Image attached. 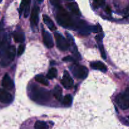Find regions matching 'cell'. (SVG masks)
<instances>
[{"instance_id":"obj_1","label":"cell","mask_w":129,"mask_h":129,"mask_svg":"<svg viewBox=\"0 0 129 129\" xmlns=\"http://www.w3.org/2000/svg\"><path fill=\"white\" fill-rule=\"evenodd\" d=\"M30 96L31 100L37 103L45 104L50 100V93L47 89L34 84L30 88Z\"/></svg>"},{"instance_id":"obj_2","label":"cell","mask_w":129,"mask_h":129,"mask_svg":"<svg viewBox=\"0 0 129 129\" xmlns=\"http://www.w3.org/2000/svg\"><path fill=\"white\" fill-rule=\"evenodd\" d=\"M56 20L58 23L63 27L68 28H75L76 23L68 12L60 5L57 6Z\"/></svg>"},{"instance_id":"obj_3","label":"cell","mask_w":129,"mask_h":129,"mask_svg":"<svg viewBox=\"0 0 129 129\" xmlns=\"http://www.w3.org/2000/svg\"><path fill=\"white\" fill-rule=\"evenodd\" d=\"M16 55V49L13 45L7 47L5 50L0 52V57H1L0 65L3 68L7 67L14 60Z\"/></svg>"},{"instance_id":"obj_4","label":"cell","mask_w":129,"mask_h":129,"mask_svg":"<svg viewBox=\"0 0 129 129\" xmlns=\"http://www.w3.org/2000/svg\"><path fill=\"white\" fill-rule=\"evenodd\" d=\"M116 102L120 108L122 110H127L129 108V86L125 90L120 93L116 98Z\"/></svg>"},{"instance_id":"obj_5","label":"cell","mask_w":129,"mask_h":129,"mask_svg":"<svg viewBox=\"0 0 129 129\" xmlns=\"http://www.w3.org/2000/svg\"><path fill=\"white\" fill-rule=\"evenodd\" d=\"M73 75L78 79H84L88 74V70L85 66L78 64H74L70 68Z\"/></svg>"},{"instance_id":"obj_6","label":"cell","mask_w":129,"mask_h":129,"mask_svg":"<svg viewBox=\"0 0 129 129\" xmlns=\"http://www.w3.org/2000/svg\"><path fill=\"white\" fill-rule=\"evenodd\" d=\"M54 37H55L57 47L58 49H59V50L62 51H66L69 49V42L59 32H55L54 34Z\"/></svg>"},{"instance_id":"obj_7","label":"cell","mask_w":129,"mask_h":129,"mask_svg":"<svg viewBox=\"0 0 129 129\" xmlns=\"http://www.w3.org/2000/svg\"><path fill=\"white\" fill-rule=\"evenodd\" d=\"M61 84L67 89H71L73 86L74 84L73 79L67 71L64 72V75L61 79Z\"/></svg>"},{"instance_id":"obj_8","label":"cell","mask_w":129,"mask_h":129,"mask_svg":"<svg viewBox=\"0 0 129 129\" xmlns=\"http://www.w3.org/2000/svg\"><path fill=\"white\" fill-rule=\"evenodd\" d=\"M39 20V8L35 5L32 9L30 16V24L32 27L37 26Z\"/></svg>"},{"instance_id":"obj_9","label":"cell","mask_w":129,"mask_h":129,"mask_svg":"<svg viewBox=\"0 0 129 129\" xmlns=\"http://www.w3.org/2000/svg\"><path fill=\"white\" fill-rule=\"evenodd\" d=\"M13 97L9 92L4 89L0 88V102L4 104H9L11 103Z\"/></svg>"},{"instance_id":"obj_10","label":"cell","mask_w":129,"mask_h":129,"mask_svg":"<svg viewBox=\"0 0 129 129\" xmlns=\"http://www.w3.org/2000/svg\"><path fill=\"white\" fill-rule=\"evenodd\" d=\"M42 39L43 42L45 46L49 49L53 47L54 46V40L51 34L45 30H42Z\"/></svg>"},{"instance_id":"obj_11","label":"cell","mask_w":129,"mask_h":129,"mask_svg":"<svg viewBox=\"0 0 129 129\" xmlns=\"http://www.w3.org/2000/svg\"><path fill=\"white\" fill-rule=\"evenodd\" d=\"M31 0H22L20 5V9H19V13L20 15H21L23 12L24 17L27 18L29 15L30 11V5Z\"/></svg>"},{"instance_id":"obj_12","label":"cell","mask_w":129,"mask_h":129,"mask_svg":"<svg viewBox=\"0 0 129 129\" xmlns=\"http://www.w3.org/2000/svg\"><path fill=\"white\" fill-rule=\"evenodd\" d=\"M2 86L7 90H11L14 88V83L8 74H5L2 80Z\"/></svg>"},{"instance_id":"obj_13","label":"cell","mask_w":129,"mask_h":129,"mask_svg":"<svg viewBox=\"0 0 129 129\" xmlns=\"http://www.w3.org/2000/svg\"><path fill=\"white\" fill-rule=\"evenodd\" d=\"M91 68L96 70L101 71L102 72H107V68L102 62L101 61H94L91 63L90 64Z\"/></svg>"},{"instance_id":"obj_14","label":"cell","mask_w":129,"mask_h":129,"mask_svg":"<svg viewBox=\"0 0 129 129\" xmlns=\"http://www.w3.org/2000/svg\"><path fill=\"white\" fill-rule=\"evenodd\" d=\"M43 20H44V23L46 24L47 27L49 28V30H50L51 31H54V30H56L57 27L49 16H48L46 15H43Z\"/></svg>"},{"instance_id":"obj_15","label":"cell","mask_w":129,"mask_h":129,"mask_svg":"<svg viewBox=\"0 0 129 129\" xmlns=\"http://www.w3.org/2000/svg\"><path fill=\"white\" fill-rule=\"evenodd\" d=\"M67 7L68 8L69 10L73 13V14L76 15H80L81 13L79 11V7H78V5L75 2H71L69 3L66 5Z\"/></svg>"},{"instance_id":"obj_16","label":"cell","mask_w":129,"mask_h":129,"mask_svg":"<svg viewBox=\"0 0 129 129\" xmlns=\"http://www.w3.org/2000/svg\"><path fill=\"white\" fill-rule=\"evenodd\" d=\"M53 95L57 100L61 102L62 100V89L59 86L57 85L53 89Z\"/></svg>"},{"instance_id":"obj_17","label":"cell","mask_w":129,"mask_h":129,"mask_svg":"<svg viewBox=\"0 0 129 129\" xmlns=\"http://www.w3.org/2000/svg\"><path fill=\"white\" fill-rule=\"evenodd\" d=\"M13 37L17 43H23L25 41V34L20 31H15L13 33Z\"/></svg>"},{"instance_id":"obj_18","label":"cell","mask_w":129,"mask_h":129,"mask_svg":"<svg viewBox=\"0 0 129 129\" xmlns=\"http://www.w3.org/2000/svg\"><path fill=\"white\" fill-rule=\"evenodd\" d=\"M97 39V42H98V47H99L101 55H102V57H103V59H107V56H106L105 52V50H104V47H103V44H102V37H101L100 36H98L96 37Z\"/></svg>"},{"instance_id":"obj_19","label":"cell","mask_w":129,"mask_h":129,"mask_svg":"<svg viewBox=\"0 0 129 129\" xmlns=\"http://www.w3.org/2000/svg\"><path fill=\"white\" fill-rule=\"evenodd\" d=\"M35 129H49V125L44 121L38 120L35 122L34 125Z\"/></svg>"},{"instance_id":"obj_20","label":"cell","mask_w":129,"mask_h":129,"mask_svg":"<svg viewBox=\"0 0 129 129\" xmlns=\"http://www.w3.org/2000/svg\"><path fill=\"white\" fill-rule=\"evenodd\" d=\"M72 102H73V97H72V96L71 94H67L62 100V105L64 106H66V107L70 106L71 105Z\"/></svg>"},{"instance_id":"obj_21","label":"cell","mask_w":129,"mask_h":129,"mask_svg":"<svg viewBox=\"0 0 129 129\" xmlns=\"http://www.w3.org/2000/svg\"><path fill=\"white\" fill-rule=\"evenodd\" d=\"M57 75V70L55 68H52L48 71L47 74V78L49 79H52L56 78Z\"/></svg>"},{"instance_id":"obj_22","label":"cell","mask_w":129,"mask_h":129,"mask_svg":"<svg viewBox=\"0 0 129 129\" xmlns=\"http://www.w3.org/2000/svg\"><path fill=\"white\" fill-rule=\"evenodd\" d=\"M36 81H37L38 83H40V84H43L44 86H48L49 85V82L48 81L44 78V76H43L42 75H37L35 78Z\"/></svg>"},{"instance_id":"obj_23","label":"cell","mask_w":129,"mask_h":129,"mask_svg":"<svg viewBox=\"0 0 129 129\" xmlns=\"http://www.w3.org/2000/svg\"><path fill=\"white\" fill-rule=\"evenodd\" d=\"M3 26V21L0 23V45H1V44L3 43V42L5 40V37H6V35H2V28L1 27H2Z\"/></svg>"},{"instance_id":"obj_24","label":"cell","mask_w":129,"mask_h":129,"mask_svg":"<svg viewBox=\"0 0 129 129\" xmlns=\"http://www.w3.org/2000/svg\"><path fill=\"white\" fill-rule=\"evenodd\" d=\"M24 50H25V45H19L18 48V52L17 54L18 56H20L23 54V53L24 52Z\"/></svg>"},{"instance_id":"obj_25","label":"cell","mask_w":129,"mask_h":129,"mask_svg":"<svg viewBox=\"0 0 129 129\" xmlns=\"http://www.w3.org/2000/svg\"><path fill=\"white\" fill-rule=\"evenodd\" d=\"M94 3L96 6H103L105 4V0H94Z\"/></svg>"},{"instance_id":"obj_26","label":"cell","mask_w":129,"mask_h":129,"mask_svg":"<svg viewBox=\"0 0 129 129\" xmlns=\"http://www.w3.org/2000/svg\"><path fill=\"white\" fill-rule=\"evenodd\" d=\"M63 60L66 62H75V59L71 56H67L63 58Z\"/></svg>"},{"instance_id":"obj_27","label":"cell","mask_w":129,"mask_h":129,"mask_svg":"<svg viewBox=\"0 0 129 129\" xmlns=\"http://www.w3.org/2000/svg\"><path fill=\"white\" fill-rule=\"evenodd\" d=\"M124 15L125 16H127L129 15V5H128L124 10Z\"/></svg>"},{"instance_id":"obj_28","label":"cell","mask_w":129,"mask_h":129,"mask_svg":"<svg viewBox=\"0 0 129 129\" xmlns=\"http://www.w3.org/2000/svg\"><path fill=\"white\" fill-rule=\"evenodd\" d=\"M105 11L108 14L111 13V9L109 6H107V8H106V9H105Z\"/></svg>"},{"instance_id":"obj_29","label":"cell","mask_w":129,"mask_h":129,"mask_svg":"<svg viewBox=\"0 0 129 129\" xmlns=\"http://www.w3.org/2000/svg\"><path fill=\"white\" fill-rule=\"evenodd\" d=\"M37 1L39 3H42L44 1V0H37Z\"/></svg>"},{"instance_id":"obj_30","label":"cell","mask_w":129,"mask_h":129,"mask_svg":"<svg viewBox=\"0 0 129 129\" xmlns=\"http://www.w3.org/2000/svg\"><path fill=\"white\" fill-rule=\"evenodd\" d=\"M66 1H74V0H66Z\"/></svg>"},{"instance_id":"obj_31","label":"cell","mask_w":129,"mask_h":129,"mask_svg":"<svg viewBox=\"0 0 129 129\" xmlns=\"http://www.w3.org/2000/svg\"><path fill=\"white\" fill-rule=\"evenodd\" d=\"M3 0H0V3H1V1H2Z\"/></svg>"},{"instance_id":"obj_32","label":"cell","mask_w":129,"mask_h":129,"mask_svg":"<svg viewBox=\"0 0 129 129\" xmlns=\"http://www.w3.org/2000/svg\"><path fill=\"white\" fill-rule=\"evenodd\" d=\"M128 118H129V117H128Z\"/></svg>"}]
</instances>
